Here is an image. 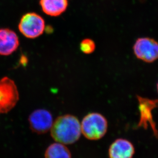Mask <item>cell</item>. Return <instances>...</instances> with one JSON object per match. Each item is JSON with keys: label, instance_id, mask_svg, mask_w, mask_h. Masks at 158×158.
I'll return each mask as SVG.
<instances>
[{"label": "cell", "instance_id": "obj_7", "mask_svg": "<svg viewBox=\"0 0 158 158\" xmlns=\"http://www.w3.org/2000/svg\"><path fill=\"white\" fill-rule=\"evenodd\" d=\"M19 46L18 36L8 28L0 29V55L9 56L17 50Z\"/></svg>", "mask_w": 158, "mask_h": 158}, {"label": "cell", "instance_id": "obj_3", "mask_svg": "<svg viewBox=\"0 0 158 158\" xmlns=\"http://www.w3.org/2000/svg\"><path fill=\"white\" fill-rule=\"evenodd\" d=\"M19 30L25 37L34 39L41 36L45 29V22L41 15L35 12H28L22 17Z\"/></svg>", "mask_w": 158, "mask_h": 158}, {"label": "cell", "instance_id": "obj_1", "mask_svg": "<svg viewBox=\"0 0 158 158\" xmlns=\"http://www.w3.org/2000/svg\"><path fill=\"white\" fill-rule=\"evenodd\" d=\"M50 131L55 141L64 145L76 143L82 133L80 122L76 117L72 114L57 118L53 122Z\"/></svg>", "mask_w": 158, "mask_h": 158}, {"label": "cell", "instance_id": "obj_10", "mask_svg": "<svg viewBox=\"0 0 158 158\" xmlns=\"http://www.w3.org/2000/svg\"><path fill=\"white\" fill-rule=\"evenodd\" d=\"M45 158H72V154L65 145L56 142L47 148Z\"/></svg>", "mask_w": 158, "mask_h": 158}, {"label": "cell", "instance_id": "obj_12", "mask_svg": "<svg viewBox=\"0 0 158 158\" xmlns=\"http://www.w3.org/2000/svg\"><path fill=\"white\" fill-rule=\"evenodd\" d=\"M157 90H158V84H157Z\"/></svg>", "mask_w": 158, "mask_h": 158}, {"label": "cell", "instance_id": "obj_8", "mask_svg": "<svg viewBox=\"0 0 158 158\" xmlns=\"http://www.w3.org/2000/svg\"><path fill=\"white\" fill-rule=\"evenodd\" d=\"M135 148L132 143L124 139H118L113 142L108 150L110 158H132Z\"/></svg>", "mask_w": 158, "mask_h": 158}, {"label": "cell", "instance_id": "obj_4", "mask_svg": "<svg viewBox=\"0 0 158 158\" xmlns=\"http://www.w3.org/2000/svg\"><path fill=\"white\" fill-rule=\"evenodd\" d=\"M19 100L18 90L14 81L7 77L0 79V114L10 111Z\"/></svg>", "mask_w": 158, "mask_h": 158}, {"label": "cell", "instance_id": "obj_11", "mask_svg": "<svg viewBox=\"0 0 158 158\" xmlns=\"http://www.w3.org/2000/svg\"><path fill=\"white\" fill-rule=\"evenodd\" d=\"M96 44L93 40L86 38L83 40L80 43V49L84 54L89 55L96 49Z\"/></svg>", "mask_w": 158, "mask_h": 158}, {"label": "cell", "instance_id": "obj_6", "mask_svg": "<svg viewBox=\"0 0 158 158\" xmlns=\"http://www.w3.org/2000/svg\"><path fill=\"white\" fill-rule=\"evenodd\" d=\"M28 121L31 130L38 134L48 132L53 122L52 114L44 109H39L33 111L29 116Z\"/></svg>", "mask_w": 158, "mask_h": 158}, {"label": "cell", "instance_id": "obj_5", "mask_svg": "<svg viewBox=\"0 0 158 158\" xmlns=\"http://www.w3.org/2000/svg\"><path fill=\"white\" fill-rule=\"evenodd\" d=\"M135 56L147 63H152L158 59V42L150 38H140L133 47Z\"/></svg>", "mask_w": 158, "mask_h": 158}, {"label": "cell", "instance_id": "obj_2", "mask_svg": "<svg viewBox=\"0 0 158 158\" xmlns=\"http://www.w3.org/2000/svg\"><path fill=\"white\" fill-rule=\"evenodd\" d=\"M81 132L90 140H98L105 135L108 128L106 118L102 114L90 113L84 117L81 123Z\"/></svg>", "mask_w": 158, "mask_h": 158}, {"label": "cell", "instance_id": "obj_9", "mask_svg": "<svg viewBox=\"0 0 158 158\" xmlns=\"http://www.w3.org/2000/svg\"><path fill=\"white\" fill-rule=\"evenodd\" d=\"M43 11L51 17H58L67 10L68 0H40Z\"/></svg>", "mask_w": 158, "mask_h": 158}]
</instances>
